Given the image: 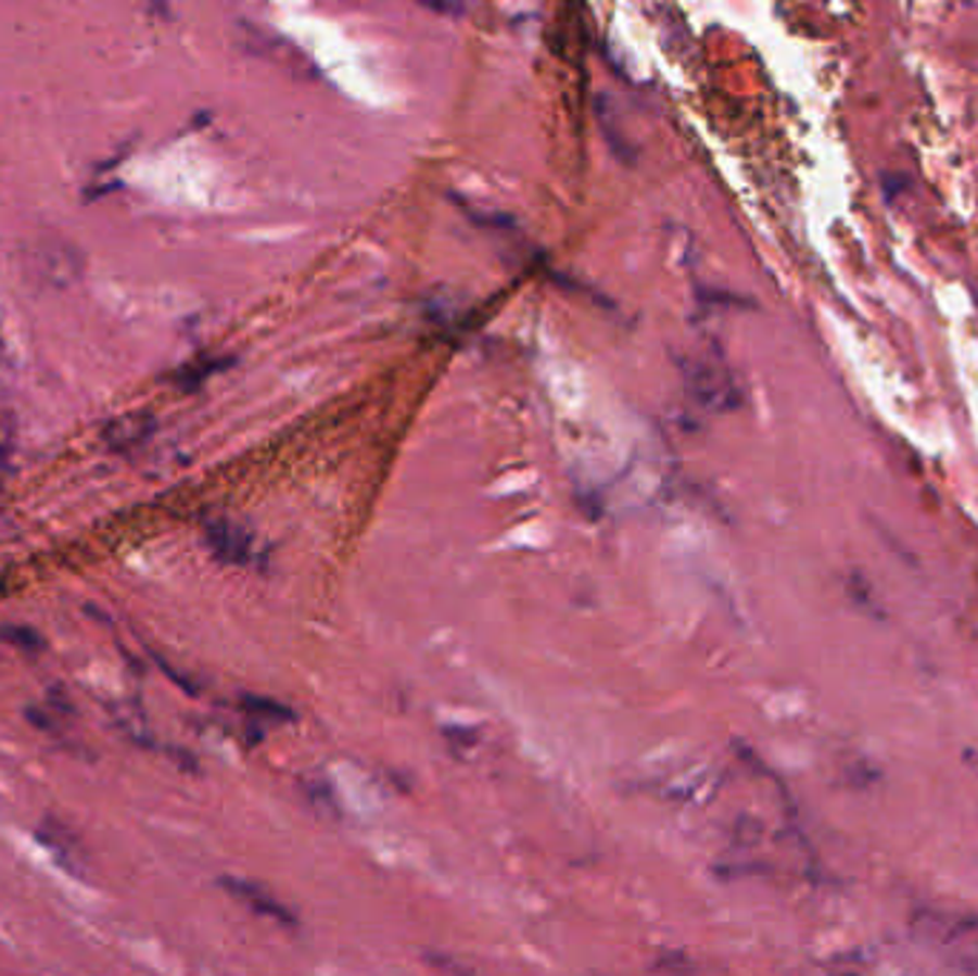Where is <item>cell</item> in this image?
Wrapping results in <instances>:
<instances>
[{
    "label": "cell",
    "mask_w": 978,
    "mask_h": 976,
    "mask_svg": "<svg viewBox=\"0 0 978 976\" xmlns=\"http://www.w3.org/2000/svg\"><path fill=\"white\" fill-rule=\"evenodd\" d=\"M204 542L209 553L224 565L246 567L255 559V535L238 521L218 516L204 524Z\"/></svg>",
    "instance_id": "obj_1"
},
{
    "label": "cell",
    "mask_w": 978,
    "mask_h": 976,
    "mask_svg": "<svg viewBox=\"0 0 978 976\" xmlns=\"http://www.w3.org/2000/svg\"><path fill=\"white\" fill-rule=\"evenodd\" d=\"M687 386L689 393L696 395L698 402L704 404V407L712 409H727V407H736L738 402V393L733 381H729L719 367H712V364L704 362H693L687 364Z\"/></svg>",
    "instance_id": "obj_2"
},
{
    "label": "cell",
    "mask_w": 978,
    "mask_h": 976,
    "mask_svg": "<svg viewBox=\"0 0 978 976\" xmlns=\"http://www.w3.org/2000/svg\"><path fill=\"white\" fill-rule=\"evenodd\" d=\"M220 888L227 890V893H232L238 902H243V905L250 908L252 913H258V916H267V920L281 922V925H290V928L297 925V916L290 911V905H283L272 890H267L264 885H258V882L238 879V876H224V879H220Z\"/></svg>",
    "instance_id": "obj_3"
},
{
    "label": "cell",
    "mask_w": 978,
    "mask_h": 976,
    "mask_svg": "<svg viewBox=\"0 0 978 976\" xmlns=\"http://www.w3.org/2000/svg\"><path fill=\"white\" fill-rule=\"evenodd\" d=\"M152 430H155V421H152V418L143 416V413H132V416H124L118 418V421L106 424L103 439H106V444H110L112 449L124 453V449L141 444Z\"/></svg>",
    "instance_id": "obj_4"
},
{
    "label": "cell",
    "mask_w": 978,
    "mask_h": 976,
    "mask_svg": "<svg viewBox=\"0 0 978 976\" xmlns=\"http://www.w3.org/2000/svg\"><path fill=\"white\" fill-rule=\"evenodd\" d=\"M241 710L246 713V717H252V722L255 724L258 722L281 724V722H292V719H295V713H292V710L287 708L283 701L269 699V696H252V693L241 696Z\"/></svg>",
    "instance_id": "obj_5"
},
{
    "label": "cell",
    "mask_w": 978,
    "mask_h": 976,
    "mask_svg": "<svg viewBox=\"0 0 978 976\" xmlns=\"http://www.w3.org/2000/svg\"><path fill=\"white\" fill-rule=\"evenodd\" d=\"M229 364H232V358H195V362L183 364L173 372V384L180 386V390H198L206 378L220 372Z\"/></svg>",
    "instance_id": "obj_6"
},
{
    "label": "cell",
    "mask_w": 978,
    "mask_h": 976,
    "mask_svg": "<svg viewBox=\"0 0 978 976\" xmlns=\"http://www.w3.org/2000/svg\"><path fill=\"white\" fill-rule=\"evenodd\" d=\"M0 638L29 656H38L47 650V638L40 636L35 628H29V624H0Z\"/></svg>",
    "instance_id": "obj_7"
},
{
    "label": "cell",
    "mask_w": 978,
    "mask_h": 976,
    "mask_svg": "<svg viewBox=\"0 0 978 976\" xmlns=\"http://www.w3.org/2000/svg\"><path fill=\"white\" fill-rule=\"evenodd\" d=\"M0 465H3V447H0Z\"/></svg>",
    "instance_id": "obj_8"
},
{
    "label": "cell",
    "mask_w": 978,
    "mask_h": 976,
    "mask_svg": "<svg viewBox=\"0 0 978 976\" xmlns=\"http://www.w3.org/2000/svg\"><path fill=\"white\" fill-rule=\"evenodd\" d=\"M0 593H3V579H0Z\"/></svg>",
    "instance_id": "obj_9"
}]
</instances>
